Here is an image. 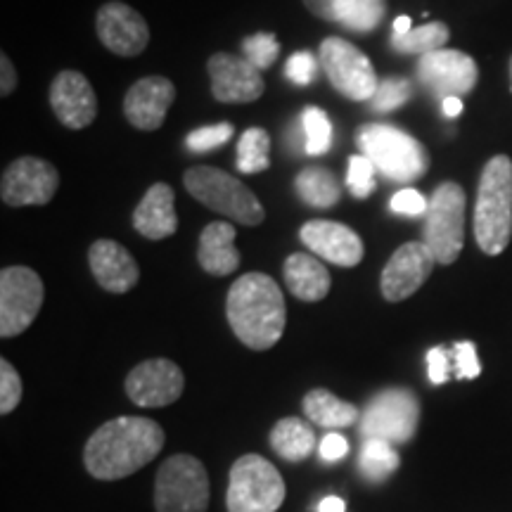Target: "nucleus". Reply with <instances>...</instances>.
I'll return each mask as SVG.
<instances>
[{
	"mask_svg": "<svg viewBox=\"0 0 512 512\" xmlns=\"http://www.w3.org/2000/svg\"><path fill=\"white\" fill-rule=\"evenodd\" d=\"M17 88V72L12 67L10 57L8 55H0V95L8 98V95Z\"/></svg>",
	"mask_w": 512,
	"mask_h": 512,
	"instance_id": "obj_43",
	"label": "nucleus"
},
{
	"mask_svg": "<svg viewBox=\"0 0 512 512\" xmlns=\"http://www.w3.org/2000/svg\"><path fill=\"white\" fill-rule=\"evenodd\" d=\"M411 95V83L406 79H399V76H392V79H384L380 86H377L373 100H370V107H373L375 112H394L399 110L403 102L411 100Z\"/></svg>",
	"mask_w": 512,
	"mask_h": 512,
	"instance_id": "obj_34",
	"label": "nucleus"
},
{
	"mask_svg": "<svg viewBox=\"0 0 512 512\" xmlns=\"http://www.w3.org/2000/svg\"><path fill=\"white\" fill-rule=\"evenodd\" d=\"M133 228L147 240H164L178 230L176 192L169 183H155L133 211Z\"/></svg>",
	"mask_w": 512,
	"mask_h": 512,
	"instance_id": "obj_22",
	"label": "nucleus"
},
{
	"mask_svg": "<svg viewBox=\"0 0 512 512\" xmlns=\"http://www.w3.org/2000/svg\"><path fill=\"white\" fill-rule=\"evenodd\" d=\"M95 29L102 46L119 57H138L150 43V27L143 15L119 0L102 5Z\"/></svg>",
	"mask_w": 512,
	"mask_h": 512,
	"instance_id": "obj_17",
	"label": "nucleus"
},
{
	"mask_svg": "<svg viewBox=\"0 0 512 512\" xmlns=\"http://www.w3.org/2000/svg\"><path fill=\"white\" fill-rule=\"evenodd\" d=\"M306 10L325 22H335V3L337 0H302Z\"/></svg>",
	"mask_w": 512,
	"mask_h": 512,
	"instance_id": "obj_44",
	"label": "nucleus"
},
{
	"mask_svg": "<svg viewBox=\"0 0 512 512\" xmlns=\"http://www.w3.org/2000/svg\"><path fill=\"white\" fill-rule=\"evenodd\" d=\"M425 221V245L441 266L456 264L465 242V190L446 181L432 192Z\"/></svg>",
	"mask_w": 512,
	"mask_h": 512,
	"instance_id": "obj_9",
	"label": "nucleus"
},
{
	"mask_svg": "<svg viewBox=\"0 0 512 512\" xmlns=\"http://www.w3.org/2000/svg\"><path fill=\"white\" fill-rule=\"evenodd\" d=\"M197 259H200L202 271L209 275H230L238 271L240 252L235 249V226L226 221L209 223L200 235V247H197Z\"/></svg>",
	"mask_w": 512,
	"mask_h": 512,
	"instance_id": "obj_23",
	"label": "nucleus"
},
{
	"mask_svg": "<svg viewBox=\"0 0 512 512\" xmlns=\"http://www.w3.org/2000/svg\"><path fill=\"white\" fill-rule=\"evenodd\" d=\"M418 79L432 95L446 98H463L475 91L479 81L477 62L460 50L441 48L422 55L418 60Z\"/></svg>",
	"mask_w": 512,
	"mask_h": 512,
	"instance_id": "obj_12",
	"label": "nucleus"
},
{
	"mask_svg": "<svg viewBox=\"0 0 512 512\" xmlns=\"http://www.w3.org/2000/svg\"><path fill=\"white\" fill-rule=\"evenodd\" d=\"M434 264H437V259H434L432 249L425 242L401 245L382 271V297L392 304L413 297L432 275Z\"/></svg>",
	"mask_w": 512,
	"mask_h": 512,
	"instance_id": "obj_16",
	"label": "nucleus"
},
{
	"mask_svg": "<svg viewBox=\"0 0 512 512\" xmlns=\"http://www.w3.org/2000/svg\"><path fill=\"white\" fill-rule=\"evenodd\" d=\"M271 446L287 463H302L316 448V434L313 427L302 418H283L275 422L271 430Z\"/></svg>",
	"mask_w": 512,
	"mask_h": 512,
	"instance_id": "obj_26",
	"label": "nucleus"
},
{
	"mask_svg": "<svg viewBox=\"0 0 512 512\" xmlns=\"http://www.w3.org/2000/svg\"><path fill=\"white\" fill-rule=\"evenodd\" d=\"M347 510V503L337 496H328L318 503V512H344Z\"/></svg>",
	"mask_w": 512,
	"mask_h": 512,
	"instance_id": "obj_45",
	"label": "nucleus"
},
{
	"mask_svg": "<svg viewBox=\"0 0 512 512\" xmlns=\"http://www.w3.org/2000/svg\"><path fill=\"white\" fill-rule=\"evenodd\" d=\"M233 136H235L233 124L223 121V124L195 128V131L185 136V145H188L190 152H211L226 145Z\"/></svg>",
	"mask_w": 512,
	"mask_h": 512,
	"instance_id": "obj_36",
	"label": "nucleus"
},
{
	"mask_svg": "<svg viewBox=\"0 0 512 512\" xmlns=\"http://www.w3.org/2000/svg\"><path fill=\"white\" fill-rule=\"evenodd\" d=\"M451 29L444 22H430L425 27L411 29L408 34H392V48L403 55H427L446 48Z\"/></svg>",
	"mask_w": 512,
	"mask_h": 512,
	"instance_id": "obj_29",
	"label": "nucleus"
},
{
	"mask_svg": "<svg viewBox=\"0 0 512 512\" xmlns=\"http://www.w3.org/2000/svg\"><path fill=\"white\" fill-rule=\"evenodd\" d=\"M318 62L316 55L309 53V50H302V53H294L285 64L287 79L297 86H309V83L316 81L318 76Z\"/></svg>",
	"mask_w": 512,
	"mask_h": 512,
	"instance_id": "obj_38",
	"label": "nucleus"
},
{
	"mask_svg": "<svg viewBox=\"0 0 512 512\" xmlns=\"http://www.w3.org/2000/svg\"><path fill=\"white\" fill-rule=\"evenodd\" d=\"M347 185H349V192L356 197V200H368V197L375 192L377 188L375 164L370 162L366 155L349 157Z\"/></svg>",
	"mask_w": 512,
	"mask_h": 512,
	"instance_id": "obj_35",
	"label": "nucleus"
},
{
	"mask_svg": "<svg viewBox=\"0 0 512 512\" xmlns=\"http://www.w3.org/2000/svg\"><path fill=\"white\" fill-rule=\"evenodd\" d=\"M475 240L489 256H498L512 240V159L491 157L479 178L475 204Z\"/></svg>",
	"mask_w": 512,
	"mask_h": 512,
	"instance_id": "obj_3",
	"label": "nucleus"
},
{
	"mask_svg": "<svg viewBox=\"0 0 512 512\" xmlns=\"http://www.w3.org/2000/svg\"><path fill=\"white\" fill-rule=\"evenodd\" d=\"M358 147L375 169L396 183H413L427 174L430 155L411 133L389 124H366L356 133Z\"/></svg>",
	"mask_w": 512,
	"mask_h": 512,
	"instance_id": "obj_4",
	"label": "nucleus"
},
{
	"mask_svg": "<svg viewBox=\"0 0 512 512\" xmlns=\"http://www.w3.org/2000/svg\"><path fill=\"white\" fill-rule=\"evenodd\" d=\"M207 72L211 79V95L223 105H247V102L259 100L266 91L264 76L259 69L240 55H211Z\"/></svg>",
	"mask_w": 512,
	"mask_h": 512,
	"instance_id": "obj_15",
	"label": "nucleus"
},
{
	"mask_svg": "<svg viewBox=\"0 0 512 512\" xmlns=\"http://www.w3.org/2000/svg\"><path fill=\"white\" fill-rule=\"evenodd\" d=\"M283 275L287 290L302 302H323L328 297L332 285L330 273L318 259H313V254L297 252L287 256Z\"/></svg>",
	"mask_w": 512,
	"mask_h": 512,
	"instance_id": "obj_24",
	"label": "nucleus"
},
{
	"mask_svg": "<svg viewBox=\"0 0 512 512\" xmlns=\"http://www.w3.org/2000/svg\"><path fill=\"white\" fill-rule=\"evenodd\" d=\"M451 363V349L434 347L427 351V375H430V382L434 387L448 382V377H451Z\"/></svg>",
	"mask_w": 512,
	"mask_h": 512,
	"instance_id": "obj_41",
	"label": "nucleus"
},
{
	"mask_svg": "<svg viewBox=\"0 0 512 512\" xmlns=\"http://www.w3.org/2000/svg\"><path fill=\"white\" fill-rule=\"evenodd\" d=\"M285 479L271 460L247 453L230 467L228 512H278L285 503Z\"/></svg>",
	"mask_w": 512,
	"mask_h": 512,
	"instance_id": "obj_6",
	"label": "nucleus"
},
{
	"mask_svg": "<svg viewBox=\"0 0 512 512\" xmlns=\"http://www.w3.org/2000/svg\"><path fill=\"white\" fill-rule=\"evenodd\" d=\"M299 240L311 249V254L342 268L358 266L366 254V247H363V240L358 238L356 230L337 221L316 219L304 223L299 230Z\"/></svg>",
	"mask_w": 512,
	"mask_h": 512,
	"instance_id": "obj_19",
	"label": "nucleus"
},
{
	"mask_svg": "<svg viewBox=\"0 0 512 512\" xmlns=\"http://www.w3.org/2000/svg\"><path fill=\"white\" fill-rule=\"evenodd\" d=\"M302 408L313 425L325 427V430H344V427H351L361 418L354 403L337 399L328 389H311L304 396Z\"/></svg>",
	"mask_w": 512,
	"mask_h": 512,
	"instance_id": "obj_25",
	"label": "nucleus"
},
{
	"mask_svg": "<svg viewBox=\"0 0 512 512\" xmlns=\"http://www.w3.org/2000/svg\"><path fill=\"white\" fill-rule=\"evenodd\" d=\"M22 392V377H19L15 366H12L8 358H3V361H0V413L10 415L15 411L19 401H22Z\"/></svg>",
	"mask_w": 512,
	"mask_h": 512,
	"instance_id": "obj_37",
	"label": "nucleus"
},
{
	"mask_svg": "<svg viewBox=\"0 0 512 512\" xmlns=\"http://www.w3.org/2000/svg\"><path fill=\"white\" fill-rule=\"evenodd\" d=\"M510 83H512V57H510Z\"/></svg>",
	"mask_w": 512,
	"mask_h": 512,
	"instance_id": "obj_48",
	"label": "nucleus"
},
{
	"mask_svg": "<svg viewBox=\"0 0 512 512\" xmlns=\"http://www.w3.org/2000/svg\"><path fill=\"white\" fill-rule=\"evenodd\" d=\"M411 29H413L411 17L401 15V17L394 19V34H408V31H411Z\"/></svg>",
	"mask_w": 512,
	"mask_h": 512,
	"instance_id": "obj_47",
	"label": "nucleus"
},
{
	"mask_svg": "<svg viewBox=\"0 0 512 512\" xmlns=\"http://www.w3.org/2000/svg\"><path fill=\"white\" fill-rule=\"evenodd\" d=\"M174 100V81L166 79V76H145L128 88L124 98V117L138 131H157L164 124Z\"/></svg>",
	"mask_w": 512,
	"mask_h": 512,
	"instance_id": "obj_20",
	"label": "nucleus"
},
{
	"mask_svg": "<svg viewBox=\"0 0 512 512\" xmlns=\"http://www.w3.org/2000/svg\"><path fill=\"white\" fill-rule=\"evenodd\" d=\"M46 287L27 266H8L0 273V337L12 339L29 330L43 306Z\"/></svg>",
	"mask_w": 512,
	"mask_h": 512,
	"instance_id": "obj_11",
	"label": "nucleus"
},
{
	"mask_svg": "<svg viewBox=\"0 0 512 512\" xmlns=\"http://www.w3.org/2000/svg\"><path fill=\"white\" fill-rule=\"evenodd\" d=\"M60 174L46 159L19 157L3 171L0 195L8 207H41L55 197Z\"/></svg>",
	"mask_w": 512,
	"mask_h": 512,
	"instance_id": "obj_13",
	"label": "nucleus"
},
{
	"mask_svg": "<svg viewBox=\"0 0 512 512\" xmlns=\"http://www.w3.org/2000/svg\"><path fill=\"white\" fill-rule=\"evenodd\" d=\"M320 67L325 69L332 86L337 93L354 102L373 100L377 91V76L373 62L368 60L363 50H358L354 43L344 41L339 36H330L320 43L318 50Z\"/></svg>",
	"mask_w": 512,
	"mask_h": 512,
	"instance_id": "obj_10",
	"label": "nucleus"
},
{
	"mask_svg": "<svg viewBox=\"0 0 512 512\" xmlns=\"http://www.w3.org/2000/svg\"><path fill=\"white\" fill-rule=\"evenodd\" d=\"M50 107L62 126L81 131L98 117V98L86 76L64 69L50 83Z\"/></svg>",
	"mask_w": 512,
	"mask_h": 512,
	"instance_id": "obj_18",
	"label": "nucleus"
},
{
	"mask_svg": "<svg viewBox=\"0 0 512 512\" xmlns=\"http://www.w3.org/2000/svg\"><path fill=\"white\" fill-rule=\"evenodd\" d=\"M164 430L159 422L138 415L107 420L91 434L83 448L86 472L100 482H117L143 470L164 448Z\"/></svg>",
	"mask_w": 512,
	"mask_h": 512,
	"instance_id": "obj_1",
	"label": "nucleus"
},
{
	"mask_svg": "<svg viewBox=\"0 0 512 512\" xmlns=\"http://www.w3.org/2000/svg\"><path fill=\"white\" fill-rule=\"evenodd\" d=\"M441 107H444V114L446 117H458L460 112H463V102H460V98H446L441 100Z\"/></svg>",
	"mask_w": 512,
	"mask_h": 512,
	"instance_id": "obj_46",
	"label": "nucleus"
},
{
	"mask_svg": "<svg viewBox=\"0 0 512 512\" xmlns=\"http://www.w3.org/2000/svg\"><path fill=\"white\" fill-rule=\"evenodd\" d=\"M126 396L140 408H164L181 399L185 375L169 358L138 363L126 377Z\"/></svg>",
	"mask_w": 512,
	"mask_h": 512,
	"instance_id": "obj_14",
	"label": "nucleus"
},
{
	"mask_svg": "<svg viewBox=\"0 0 512 512\" xmlns=\"http://www.w3.org/2000/svg\"><path fill=\"white\" fill-rule=\"evenodd\" d=\"M278 55H280L278 38L268 34V31H259V34L242 38V57H245L249 64H254L259 72L271 69L275 60H278Z\"/></svg>",
	"mask_w": 512,
	"mask_h": 512,
	"instance_id": "obj_33",
	"label": "nucleus"
},
{
	"mask_svg": "<svg viewBox=\"0 0 512 512\" xmlns=\"http://www.w3.org/2000/svg\"><path fill=\"white\" fill-rule=\"evenodd\" d=\"M88 266L105 292L124 294L138 285L140 268L124 245L114 240H95L88 249Z\"/></svg>",
	"mask_w": 512,
	"mask_h": 512,
	"instance_id": "obj_21",
	"label": "nucleus"
},
{
	"mask_svg": "<svg viewBox=\"0 0 512 512\" xmlns=\"http://www.w3.org/2000/svg\"><path fill=\"white\" fill-rule=\"evenodd\" d=\"M209 475L200 458L176 453L166 458L155 477L157 512H207Z\"/></svg>",
	"mask_w": 512,
	"mask_h": 512,
	"instance_id": "obj_7",
	"label": "nucleus"
},
{
	"mask_svg": "<svg viewBox=\"0 0 512 512\" xmlns=\"http://www.w3.org/2000/svg\"><path fill=\"white\" fill-rule=\"evenodd\" d=\"M387 12V0H337L335 22L356 34H368L380 27Z\"/></svg>",
	"mask_w": 512,
	"mask_h": 512,
	"instance_id": "obj_28",
	"label": "nucleus"
},
{
	"mask_svg": "<svg viewBox=\"0 0 512 512\" xmlns=\"http://www.w3.org/2000/svg\"><path fill=\"white\" fill-rule=\"evenodd\" d=\"M420 425V399L413 389L389 387L377 392L368 401L361 415V437L389 441V444H408L413 441Z\"/></svg>",
	"mask_w": 512,
	"mask_h": 512,
	"instance_id": "obj_8",
	"label": "nucleus"
},
{
	"mask_svg": "<svg viewBox=\"0 0 512 512\" xmlns=\"http://www.w3.org/2000/svg\"><path fill=\"white\" fill-rule=\"evenodd\" d=\"M230 330L254 351H268L280 342L287 323L285 297L271 275L245 273L230 287L226 299Z\"/></svg>",
	"mask_w": 512,
	"mask_h": 512,
	"instance_id": "obj_2",
	"label": "nucleus"
},
{
	"mask_svg": "<svg viewBox=\"0 0 512 512\" xmlns=\"http://www.w3.org/2000/svg\"><path fill=\"white\" fill-rule=\"evenodd\" d=\"M361 472L370 482H384L387 477H392L401 465V456L396 453V448L389 441L380 439H368L363 441L361 458H358Z\"/></svg>",
	"mask_w": 512,
	"mask_h": 512,
	"instance_id": "obj_30",
	"label": "nucleus"
},
{
	"mask_svg": "<svg viewBox=\"0 0 512 512\" xmlns=\"http://www.w3.org/2000/svg\"><path fill=\"white\" fill-rule=\"evenodd\" d=\"M271 166V136L264 128H247L238 140V169L242 174H261Z\"/></svg>",
	"mask_w": 512,
	"mask_h": 512,
	"instance_id": "obj_31",
	"label": "nucleus"
},
{
	"mask_svg": "<svg viewBox=\"0 0 512 512\" xmlns=\"http://www.w3.org/2000/svg\"><path fill=\"white\" fill-rule=\"evenodd\" d=\"M349 453V441L342 434H325V439L320 441V456L323 460H342Z\"/></svg>",
	"mask_w": 512,
	"mask_h": 512,
	"instance_id": "obj_42",
	"label": "nucleus"
},
{
	"mask_svg": "<svg viewBox=\"0 0 512 512\" xmlns=\"http://www.w3.org/2000/svg\"><path fill=\"white\" fill-rule=\"evenodd\" d=\"M294 190H297L299 200L316 209L335 207L342 195L335 174L323 166H306L299 171V176L294 178Z\"/></svg>",
	"mask_w": 512,
	"mask_h": 512,
	"instance_id": "obj_27",
	"label": "nucleus"
},
{
	"mask_svg": "<svg viewBox=\"0 0 512 512\" xmlns=\"http://www.w3.org/2000/svg\"><path fill=\"white\" fill-rule=\"evenodd\" d=\"M427 207H430V202H427L425 197H422L420 192L413 190V188L399 190L392 197V202H389V209H392L394 214H401V216L427 214Z\"/></svg>",
	"mask_w": 512,
	"mask_h": 512,
	"instance_id": "obj_40",
	"label": "nucleus"
},
{
	"mask_svg": "<svg viewBox=\"0 0 512 512\" xmlns=\"http://www.w3.org/2000/svg\"><path fill=\"white\" fill-rule=\"evenodd\" d=\"M451 358H453V366H456L458 380H475V377H479V373H482V366H479V358H477V347L472 342L453 344Z\"/></svg>",
	"mask_w": 512,
	"mask_h": 512,
	"instance_id": "obj_39",
	"label": "nucleus"
},
{
	"mask_svg": "<svg viewBox=\"0 0 512 512\" xmlns=\"http://www.w3.org/2000/svg\"><path fill=\"white\" fill-rule=\"evenodd\" d=\"M302 128L306 138V152L313 157L325 155L332 147V124L330 117L320 107H306L302 112Z\"/></svg>",
	"mask_w": 512,
	"mask_h": 512,
	"instance_id": "obj_32",
	"label": "nucleus"
},
{
	"mask_svg": "<svg viewBox=\"0 0 512 512\" xmlns=\"http://www.w3.org/2000/svg\"><path fill=\"white\" fill-rule=\"evenodd\" d=\"M183 183L197 202L230 221H238L242 226H259L266 219V211L254 192L226 171L214 166H192L185 171Z\"/></svg>",
	"mask_w": 512,
	"mask_h": 512,
	"instance_id": "obj_5",
	"label": "nucleus"
}]
</instances>
